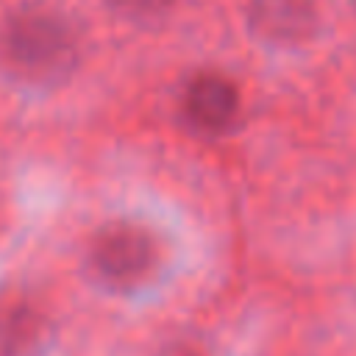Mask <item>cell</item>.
Instances as JSON below:
<instances>
[{
    "label": "cell",
    "mask_w": 356,
    "mask_h": 356,
    "mask_svg": "<svg viewBox=\"0 0 356 356\" xmlns=\"http://www.w3.org/2000/svg\"><path fill=\"white\" fill-rule=\"evenodd\" d=\"M317 17L314 0H248L250 25L275 42H292L312 31Z\"/></svg>",
    "instance_id": "3"
},
{
    "label": "cell",
    "mask_w": 356,
    "mask_h": 356,
    "mask_svg": "<svg viewBox=\"0 0 356 356\" xmlns=\"http://www.w3.org/2000/svg\"><path fill=\"white\" fill-rule=\"evenodd\" d=\"M39 337V320L25 303L0 306V356H25Z\"/></svg>",
    "instance_id": "5"
},
{
    "label": "cell",
    "mask_w": 356,
    "mask_h": 356,
    "mask_svg": "<svg viewBox=\"0 0 356 356\" xmlns=\"http://www.w3.org/2000/svg\"><path fill=\"white\" fill-rule=\"evenodd\" d=\"M0 42L6 61L33 78L61 75L75 61V36L70 25L44 11H25L14 17Z\"/></svg>",
    "instance_id": "1"
},
{
    "label": "cell",
    "mask_w": 356,
    "mask_h": 356,
    "mask_svg": "<svg viewBox=\"0 0 356 356\" xmlns=\"http://www.w3.org/2000/svg\"><path fill=\"white\" fill-rule=\"evenodd\" d=\"M120 14H125V17H156V14H161L164 8H170L172 6V0H108Z\"/></svg>",
    "instance_id": "6"
},
{
    "label": "cell",
    "mask_w": 356,
    "mask_h": 356,
    "mask_svg": "<svg viewBox=\"0 0 356 356\" xmlns=\"http://www.w3.org/2000/svg\"><path fill=\"white\" fill-rule=\"evenodd\" d=\"M164 356H192V353H186V350H172V353H164Z\"/></svg>",
    "instance_id": "7"
},
{
    "label": "cell",
    "mask_w": 356,
    "mask_h": 356,
    "mask_svg": "<svg viewBox=\"0 0 356 356\" xmlns=\"http://www.w3.org/2000/svg\"><path fill=\"white\" fill-rule=\"evenodd\" d=\"M236 106H239L236 89L220 75H197L184 92L186 117L206 131L228 125L236 114Z\"/></svg>",
    "instance_id": "4"
},
{
    "label": "cell",
    "mask_w": 356,
    "mask_h": 356,
    "mask_svg": "<svg viewBox=\"0 0 356 356\" xmlns=\"http://www.w3.org/2000/svg\"><path fill=\"white\" fill-rule=\"evenodd\" d=\"M156 259L153 239L136 225H108L92 245V267L111 286L142 281Z\"/></svg>",
    "instance_id": "2"
}]
</instances>
